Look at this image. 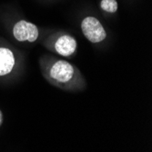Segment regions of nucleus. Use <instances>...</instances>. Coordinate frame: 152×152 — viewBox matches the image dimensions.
<instances>
[{
	"label": "nucleus",
	"instance_id": "f257e3e1",
	"mask_svg": "<svg viewBox=\"0 0 152 152\" xmlns=\"http://www.w3.org/2000/svg\"><path fill=\"white\" fill-rule=\"evenodd\" d=\"M83 34L92 43H99L103 41L106 37V31L100 22L93 17L86 18L81 24Z\"/></svg>",
	"mask_w": 152,
	"mask_h": 152
},
{
	"label": "nucleus",
	"instance_id": "f03ea898",
	"mask_svg": "<svg viewBox=\"0 0 152 152\" xmlns=\"http://www.w3.org/2000/svg\"><path fill=\"white\" fill-rule=\"evenodd\" d=\"M13 34L18 41L34 42L38 37V29L37 26L34 24L25 20H20L14 26Z\"/></svg>",
	"mask_w": 152,
	"mask_h": 152
},
{
	"label": "nucleus",
	"instance_id": "7ed1b4c3",
	"mask_svg": "<svg viewBox=\"0 0 152 152\" xmlns=\"http://www.w3.org/2000/svg\"><path fill=\"white\" fill-rule=\"evenodd\" d=\"M74 75V68L66 61L60 60L54 64L50 70V76L53 79L61 83L69 81Z\"/></svg>",
	"mask_w": 152,
	"mask_h": 152
},
{
	"label": "nucleus",
	"instance_id": "20e7f679",
	"mask_svg": "<svg viewBox=\"0 0 152 152\" xmlns=\"http://www.w3.org/2000/svg\"><path fill=\"white\" fill-rule=\"evenodd\" d=\"M55 48L61 56L68 57L75 52L77 48V41L70 36L64 35L58 39L55 44Z\"/></svg>",
	"mask_w": 152,
	"mask_h": 152
},
{
	"label": "nucleus",
	"instance_id": "39448f33",
	"mask_svg": "<svg viewBox=\"0 0 152 152\" xmlns=\"http://www.w3.org/2000/svg\"><path fill=\"white\" fill-rule=\"evenodd\" d=\"M15 66V58L12 51L6 48H0V76L11 72Z\"/></svg>",
	"mask_w": 152,
	"mask_h": 152
},
{
	"label": "nucleus",
	"instance_id": "423d86ee",
	"mask_svg": "<svg viewBox=\"0 0 152 152\" xmlns=\"http://www.w3.org/2000/svg\"><path fill=\"white\" fill-rule=\"evenodd\" d=\"M100 7L106 12L115 13L118 10V2L116 0H102Z\"/></svg>",
	"mask_w": 152,
	"mask_h": 152
},
{
	"label": "nucleus",
	"instance_id": "0eeeda50",
	"mask_svg": "<svg viewBox=\"0 0 152 152\" xmlns=\"http://www.w3.org/2000/svg\"><path fill=\"white\" fill-rule=\"evenodd\" d=\"M2 120H3V115H2V112L0 111V125L2 124Z\"/></svg>",
	"mask_w": 152,
	"mask_h": 152
}]
</instances>
